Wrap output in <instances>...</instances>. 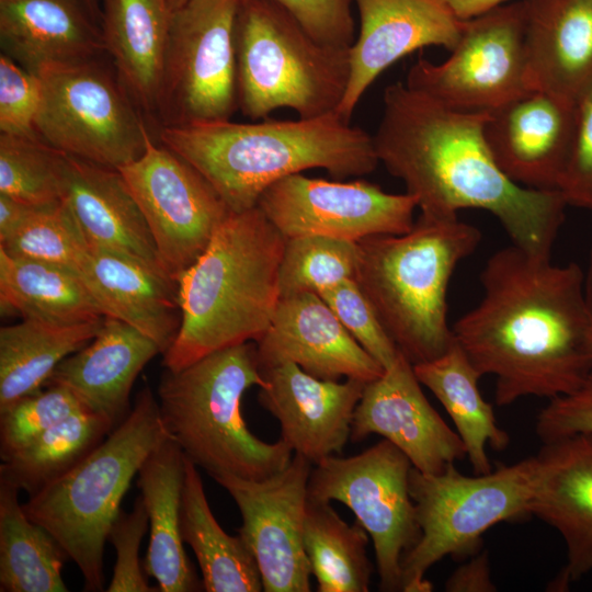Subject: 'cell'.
Wrapping results in <instances>:
<instances>
[{"label":"cell","instance_id":"1","mask_svg":"<svg viewBox=\"0 0 592 592\" xmlns=\"http://www.w3.org/2000/svg\"><path fill=\"white\" fill-rule=\"evenodd\" d=\"M481 300L452 327L481 376L496 378L494 400L553 399L592 371L584 271L511 244L487 261Z\"/></svg>","mask_w":592,"mask_h":592},{"label":"cell","instance_id":"2","mask_svg":"<svg viewBox=\"0 0 592 592\" xmlns=\"http://www.w3.org/2000/svg\"><path fill=\"white\" fill-rule=\"evenodd\" d=\"M487 116L392 83L373 136L378 161L405 183L421 215L453 219L460 209H485L513 244L550 255L568 204L558 190L527 189L501 171L483 137Z\"/></svg>","mask_w":592,"mask_h":592},{"label":"cell","instance_id":"3","mask_svg":"<svg viewBox=\"0 0 592 592\" xmlns=\"http://www.w3.org/2000/svg\"><path fill=\"white\" fill-rule=\"evenodd\" d=\"M158 136L205 177L232 213L257 206L263 191L287 175L319 168L345 180L372 173L379 162L373 136L337 111L296 121L169 125Z\"/></svg>","mask_w":592,"mask_h":592},{"label":"cell","instance_id":"4","mask_svg":"<svg viewBox=\"0 0 592 592\" xmlns=\"http://www.w3.org/2000/svg\"><path fill=\"white\" fill-rule=\"evenodd\" d=\"M285 241L258 206L229 213L204 252L177 278L181 323L163 353L166 369L180 371L264 335L281 298Z\"/></svg>","mask_w":592,"mask_h":592},{"label":"cell","instance_id":"5","mask_svg":"<svg viewBox=\"0 0 592 592\" xmlns=\"http://www.w3.org/2000/svg\"><path fill=\"white\" fill-rule=\"evenodd\" d=\"M480 240L481 232L458 218L420 215L408 232L357 241L354 280L412 365L441 356L453 343L448 284L458 263L474 253Z\"/></svg>","mask_w":592,"mask_h":592},{"label":"cell","instance_id":"6","mask_svg":"<svg viewBox=\"0 0 592 592\" xmlns=\"http://www.w3.org/2000/svg\"><path fill=\"white\" fill-rule=\"evenodd\" d=\"M264 385L253 341L213 352L180 371L164 368L158 386L163 428L210 477L266 479L283 470L294 453L282 439L264 442L246 424L243 395Z\"/></svg>","mask_w":592,"mask_h":592},{"label":"cell","instance_id":"7","mask_svg":"<svg viewBox=\"0 0 592 592\" xmlns=\"http://www.w3.org/2000/svg\"><path fill=\"white\" fill-rule=\"evenodd\" d=\"M158 399L141 389L127 417L79 464L22 503L79 568L86 591H103V551L132 479L167 436Z\"/></svg>","mask_w":592,"mask_h":592},{"label":"cell","instance_id":"8","mask_svg":"<svg viewBox=\"0 0 592 592\" xmlns=\"http://www.w3.org/2000/svg\"><path fill=\"white\" fill-rule=\"evenodd\" d=\"M238 109L264 119L288 107L299 118L338 110L348 89L350 47L317 42L271 0H241L235 24Z\"/></svg>","mask_w":592,"mask_h":592},{"label":"cell","instance_id":"9","mask_svg":"<svg viewBox=\"0 0 592 592\" xmlns=\"http://www.w3.org/2000/svg\"><path fill=\"white\" fill-rule=\"evenodd\" d=\"M537 471L536 456L475 476L455 464L440 474L414 467L409 475L421 535L401 560L402 592H430L426 571L446 556L474 555L493 525L530 515Z\"/></svg>","mask_w":592,"mask_h":592},{"label":"cell","instance_id":"10","mask_svg":"<svg viewBox=\"0 0 592 592\" xmlns=\"http://www.w3.org/2000/svg\"><path fill=\"white\" fill-rule=\"evenodd\" d=\"M42 87L37 136L58 150L112 169L136 160L150 136L117 76L96 59L53 66Z\"/></svg>","mask_w":592,"mask_h":592},{"label":"cell","instance_id":"11","mask_svg":"<svg viewBox=\"0 0 592 592\" xmlns=\"http://www.w3.org/2000/svg\"><path fill=\"white\" fill-rule=\"evenodd\" d=\"M409 458L383 439L360 454L329 456L314 465L308 498L339 501L372 538L379 590L401 589V560L419 540L421 530L409 492Z\"/></svg>","mask_w":592,"mask_h":592},{"label":"cell","instance_id":"12","mask_svg":"<svg viewBox=\"0 0 592 592\" xmlns=\"http://www.w3.org/2000/svg\"><path fill=\"white\" fill-rule=\"evenodd\" d=\"M241 0H187L172 11L161 126L230 119L238 110L235 24Z\"/></svg>","mask_w":592,"mask_h":592},{"label":"cell","instance_id":"13","mask_svg":"<svg viewBox=\"0 0 592 592\" xmlns=\"http://www.w3.org/2000/svg\"><path fill=\"white\" fill-rule=\"evenodd\" d=\"M443 64L419 58L406 84L459 111H489L532 91L526 64L522 0L465 20Z\"/></svg>","mask_w":592,"mask_h":592},{"label":"cell","instance_id":"14","mask_svg":"<svg viewBox=\"0 0 592 592\" xmlns=\"http://www.w3.org/2000/svg\"><path fill=\"white\" fill-rule=\"evenodd\" d=\"M117 170L145 216L164 270L177 281L230 210L200 171L151 136L144 152Z\"/></svg>","mask_w":592,"mask_h":592},{"label":"cell","instance_id":"15","mask_svg":"<svg viewBox=\"0 0 592 592\" xmlns=\"http://www.w3.org/2000/svg\"><path fill=\"white\" fill-rule=\"evenodd\" d=\"M257 206L286 238L326 236L360 241L408 232L418 207L408 193L391 194L365 180L287 175L266 187Z\"/></svg>","mask_w":592,"mask_h":592},{"label":"cell","instance_id":"16","mask_svg":"<svg viewBox=\"0 0 592 592\" xmlns=\"http://www.w3.org/2000/svg\"><path fill=\"white\" fill-rule=\"evenodd\" d=\"M312 466L294 454L283 470L263 480L226 474L212 477L239 509L238 534L255 559L265 592L311 590L303 523Z\"/></svg>","mask_w":592,"mask_h":592},{"label":"cell","instance_id":"17","mask_svg":"<svg viewBox=\"0 0 592 592\" xmlns=\"http://www.w3.org/2000/svg\"><path fill=\"white\" fill-rule=\"evenodd\" d=\"M371 434L392 443L425 474H440L466 457L458 433L429 402L413 365L401 353L365 385L355 408L350 439L361 442Z\"/></svg>","mask_w":592,"mask_h":592},{"label":"cell","instance_id":"18","mask_svg":"<svg viewBox=\"0 0 592 592\" xmlns=\"http://www.w3.org/2000/svg\"><path fill=\"white\" fill-rule=\"evenodd\" d=\"M259 367L265 382L258 392L259 405L278 421L281 439L293 453L312 465L340 454L367 383L319 379L293 362Z\"/></svg>","mask_w":592,"mask_h":592},{"label":"cell","instance_id":"19","mask_svg":"<svg viewBox=\"0 0 592 592\" xmlns=\"http://www.w3.org/2000/svg\"><path fill=\"white\" fill-rule=\"evenodd\" d=\"M574 109L538 90L488 111L487 146L501 171L533 190H558L570 157Z\"/></svg>","mask_w":592,"mask_h":592},{"label":"cell","instance_id":"20","mask_svg":"<svg viewBox=\"0 0 592 592\" xmlns=\"http://www.w3.org/2000/svg\"><path fill=\"white\" fill-rule=\"evenodd\" d=\"M353 1L360 33L350 47V80L337 110L349 122L362 95L385 69L426 46L452 52L465 24L442 0Z\"/></svg>","mask_w":592,"mask_h":592},{"label":"cell","instance_id":"21","mask_svg":"<svg viewBox=\"0 0 592 592\" xmlns=\"http://www.w3.org/2000/svg\"><path fill=\"white\" fill-rule=\"evenodd\" d=\"M255 343L259 366L293 362L319 379L369 383L385 371L315 293L281 297L270 327Z\"/></svg>","mask_w":592,"mask_h":592},{"label":"cell","instance_id":"22","mask_svg":"<svg viewBox=\"0 0 592 592\" xmlns=\"http://www.w3.org/2000/svg\"><path fill=\"white\" fill-rule=\"evenodd\" d=\"M535 456L530 514L561 535L567 562L555 587L567 588L592 572V433L545 442Z\"/></svg>","mask_w":592,"mask_h":592},{"label":"cell","instance_id":"23","mask_svg":"<svg viewBox=\"0 0 592 592\" xmlns=\"http://www.w3.org/2000/svg\"><path fill=\"white\" fill-rule=\"evenodd\" d=\"M105 317L119 319L155 341L163 354L181 323L178 283L166 271L117 251L93 248L79 271Z\"/></svg>","mask_w":592,"mask_h":592},{"label":"cell","instance_id":"24","mask_svg":"<svg viewBox=\"0 0 592 592\" xmlns=\"http://www.w3.org/2000/svg\"><path fill=\"white\" fill-rule=\"evenodd\" d=\"M86 0H0V44L27 71L88 61L105 50Z\"/></svg>","mask_w":592,"mask_h":592},{"label":"cell","instance_id":"25","mask_svg":"<svg viewBox=\"0 0 592 592\" xmlns=\"http://www.w3.org/2000/svg\"><path fill=\"white\" fill-rule=\"evenodd\" d=\"M159 353L150 338L119 319L105 317L98 334L66 357L46 385L66 387L88 411L115 428L130 411L129 396L137 376Z\"/></svg>","mask_w":592,"mask_h":592},{"label":"cell","instance_id":"26","mask_svg":"<svg viewBox=\"0 0 592 592\" xmlns=\"http://www.w3.org/2000/svg\"><path fill=\"white\" fill-rule=\"evenodd\" d=\"M533 90L574 104L592 78V0H522Z\"/></svg>","mask_w":592,"mask_h":592},{"label":"cell","instance_id":"27","mask_svg":"<svg viewBox=\"0 0 592 592\" xmlns=\"http://www.w3.org/2000/svg\"><path fill=\"white\" fill-rule=\"evenodd\" d=\"M64 202L90 247L166 271L145 216L117 169L68 155Z\"/></svg>","mask_w":592,"mask_h":592},{"label":"cell","instance_id":"28","mask_svg":"<svg viewBox=\"0 0 592 592\" xmlns=\"http://www.w3.org/2000/svg\"><path fill=\"white\" fill-rule=\"evenodd\" d=\"M186 456L167 435L141 464L137 476L148 521L149 546L143 562L147 576L161 592L203 589L187 558L180 530Z\"/></svg>","mask_w":592,"mask_h":592},{"label":"cell","instance_id":"29","mask_svg":"<svg viewBox=\"0 0 592 592\" xmlns=\"http://www.w3.org/2000/svg\"><path fill=\"white\" fill-rule=\"evenodd\" d=\"M101 30L116 76L139 111L158 116L172 10L169 0H101Z\"/></svg>","mask_w":592,"mask_h":592},{"label":"cell","instance_id":"30","mask_svg":"<svg viewBox=\"0 0 592 592\" xmlns=\"http://www.w3.org/2000/svg\"><path fill=\"white\" fill-rule=\"evenodd\" d=\"M2 315L58 325L104 318V311L78 273L54 263L12 257L0 249Z\"/></svg>","mask_w":592,"mask_h":592},{"label":"cell","instance_id":"31","mask_svg":"<svg viewBox=\"0 0 592 592\" xmlns=\"http://www.w3.org/2000/svg\"><path fill=\"white\" fill-rule=\"evenodd\" d=\"M413 369L421 385L431 390L453 420L475 474L491 471L486 446L503 451L510 436L497 424L491 403L478 388L482 376L455 338L441 356L415 364Z\"/></svg>","mask_w":592,"mask_h":592},{"label":"cell","instance_id":"32","mask_svg":"<svg viewBox=\"0 0 592 592\" xmlns=\"http://www.w3.org/2000/svg\"><path fill=\"white\" fill-rule=\"evenodd\" d=\"M104 318L76 325L23 319L1 327L0 413L44 388L55 368L98 334Z\"/></svg>","mask_w":592,"mask_h":592},{"label":"cell","instance_id":"33","mask_svg":"<svg viewBox=\"0 0 592 592\" xmlns=\"http://www.w3.org/2000/svg\"><path fill=\"white\" fill-rule=\"evenodd\" d=\"M197 466L186 457L180 530L192 548L207 592H261L255 559L238 534H227L209 508Z\"/></svg>","mask_w":592,"mask_h":592},{"label":"cell","instance_id":"34","mask_svg":"<svg viewBox=\"0 0 592 592\" xmlns=\"http://www.w3.org/2000/svg\"><path fill=\"white\" fill-rule=\"evenodd\" d=\"M20 489L0 479V591L65 592L67 554L19 502Z\"/></svg>","mask_w":592,"mask_h":592},{"label":"cell","instance_id":"35","mask_svg":"<svg viewBox=\"0 0 592 592\" xmlns=\"http://www.w3.org/2000/svg\"><path fill=\"white\" fill-rule=\"evenodd\" d=\"M303 542L319 592H367L373 563L368 534L355 521L348 524L330 502L307 499Z\"/></svg>","mask_w":592,"mask_h":592},{"label":"cell","instance_id":"36","mask_svg":"<svg viewBox=\"0 0 592 592\" xmlns=\"http://www.w3.org/2000/svg\"><path fill=\"white\" fill-rule=\"evenodd\" d=\"M113 429L99 414L77 412L3 459L0 479L32 496L79 464Z\"/></svg>","mask_w":592,"mask_h":592},{"label":"cell","instance_id":"37","mask_svg":"<svg viewBox=\"0 0 592 592\" xmlns=\"http://www.w3.org/2000/svg\"><path fill=\"white\" fill-rule=\"evenodd\" d=\"M67 163L38 136L0 134V194L37 206L62 202Z\"/></svg>","mask_w":592,"mask_h":592},{"label":"cell","instance_id":"38","mask_svg":"<svg viewBox=\"0 0 592 592\" xmlns=\"http://www.w3.org/2000/svg\"><path fill=\"white\" fill-rule=\"evenodd\" d=\"M357 264L356 241L326 236L286 238L280 265V295L319 294L344 280H354Z\"/></svg>","mask_w":592,"mask_h":592},{"label":"cell","instance_id":"39","mask_svg":"<svg viewBox=\"0 0 592 592\" xmlns=\"http://www.w3.org/2000/svg\"><path fill=\"white\" fill-rule=\"evenodd\" d=\"M5 253L65 266L78 273L90 246L62 201L36 206L20 227L0 241Z\"/></svg>","mask_w":592,"mask_h":592},{"label":"cell","instance_id":"40","mask_svg":"<svg viewBox=\"0 0 592 592\" xmlns=\"http://www.w3.org/2000/svg\"><path fill=\"white\" fill-rule=\"evenodd\" d=\"M87 410L66 387L46 385L0 413V456L5 459L77 412Z\"/></svg>","mask_w":592,"mask_h":592},{"label":"cell","instance_id":"41","mask_svg":"<svg viewBox=\"0 0 592 592\" xmlns=\"http://www.w3.org/2000/svg\"><path fill=\"white\" fill-rule=\"evenodd\" d=\"M318 295L384 369L395 363L400 352L355 280H344Z\"/></svg>","mask_w":592,"mask_h":592},{"label":"cell","instance_id":"42","mask_svg":"<svg viewBox=\"0 0 592 592\" xmlns=\"http://www.w3.org/2000/svg\"><path fill=\"white\" fill-rule=\"evenodd\" d=\"M149 521L141 496H138L130 512L121 510L107 536L115 548L116 560L109 592H157L146 578L139 559V548Z\"/></svg>","mask_w":592,"mask_h":592},{"label":"cell","instance_id":"43","mask_svg":"<svg viewBox=\"0 0 592 592\" xmlns=\"http://www.w3.org/2000/svg\"><path fill=\"white\" fill-rule=\"evenodd\" d=\"M42 87L38 76L9 56L0 55V132L16 136H37L35 119Z\"/></svg>","mask_w":592,"mask_h":592},{"label":"cell","instance_id":"44","mask_svg":"<svg viewBox=\"0 0 592 592\" xmlns=\"http://www.w3.org/2000/svg\"><path fill=\"white\" fill-rule=\"evenodd\" d=\"M573 109L572 147L559 191L568 205L592 210V78Z\"/></svg>","mask_w":592,"mask_h":592},{"label":"cell","instance_id":"45","mask_svg":"<svg viewBox=\"0 0 592 592\" xmlns=\"http://www.w3.org/2000/svg\"><path fill=\"white\" fill-rule=\"evenodd\" d=\"M288 11L317 42L333 47L354 43L353 0H271Z\"/></svg>","mask_w":592,"mask_h":592},{"label":"cell","instance_id":"46","mask_svg":"<svg viewBox=\"0 0 592 592\" xmlns=\"http://www.w3.org/2000/svg\"><path fill=\"white\" fill-rule=\"evenodd\" d=\"M543 443L576 433H592V371L572 392L549 399L536 419Z\"/></svg>","mask_w":592,"mask_h":592},{"label":"cell","instance_id":"47","mask_svg":"<svg viewBox=\"0 0 592 592\" xmlns=\"http://www.w3.org/2000/svg\"><path fill=\"white\" fill-rule=\"evenodd\" d=\"M447 592H494L488 553H476L462 563L445 582Z\"/></svg>","mask_w":592,"mask_h":592},{"label":"cell","instance_id":"48","mask_svg":"<svg viewBox=\"0 0 592 592\" xmlns=\"http://www.w3.org/2000/svg\"><path fill=\"white\" fill-rule=\"evenodd\" d=\"M36 206L0 194V241L11 236Z\"/></svg>","mask_w":592,"mask_h":592},{"label":"cell","instance_id":"49","mask_svg":"<svg viewBox=\"0 0 592 592\" xmlns=\"http://www.w3.org/2000/svg\"><path fill=\"white\" fill-rule=\"evenodd\" d=\"M460 20H468L482 14L508 0H442Z\"/></svg>","mask_w":592,"mask_h":592},{"label":"cell","instance_id":"50","mask_svg":"<svg viewBox=\"0 0 592 592\" xmlns=\"http://www.w3.org/2000/svg\"><path fill=\"white\" fill-rule=\"evenodd\" d=\"M584 298L590 322V344L592 353V249L589 254L587 269L584 270Z\"/></svg>","mask_w":592,"mask_h":592},{"label":"cell","instance_id":"51","mask_svg":"<svg viewBox=\"0 0 592 592\" xmlns=\"http://www.w3.org/2000/svg\"><path fill=\"white\" fill-rule=\"evenodd\" d=\"M187 0H169V4L172 11L182 7Z\"/></svg>","mask_w":592,"mask_h":592},{"label":"cell","instance_id":"52","mask_svg":"<svg viewBox=\"0 0 592 592\" xmlns=\"http://www.w3.org/2000/svg\"><path fill=\"white\" fill-rule=\"evenodd\" d=\"M88 2V4L95 11H96V3H98V0H86Z\"/></svg>","mask_w":592,"mask_h":592}]
</instances>
